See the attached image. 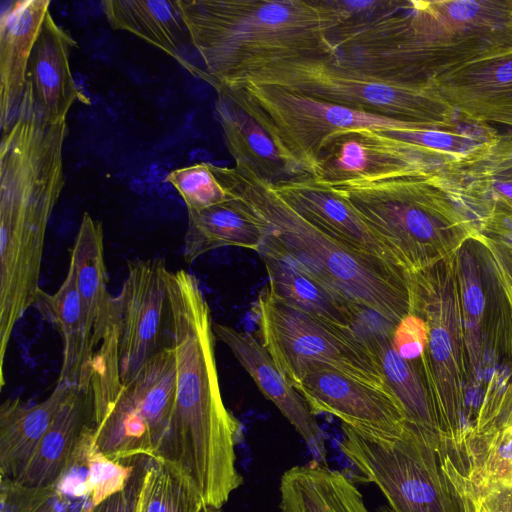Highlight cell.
Masks as SVG:
<instances>
[{
    "label": "cell",
    "instance_id": "cell-21",
    "mask_svg": "<svg viewBox=\"0 0 512 512\" xmlns=\"http://www.w3.org/2000/svg\"><path fill=\"white\" fill-rule=\"evenodd\" d=\"M0 19V125L13 121L23 97L31 54L49 13L48 0L6 2Z\"/></svg>",
    "mask_w": 512,
    "mask_h": 512
},
{
    "label": "cell",
    "instance_id": "cell-10",
    "mask_svg": "<svg viewBox=\"0 0 512 512\" xmlns=\"http://www.w3.org/2000/svg\"><path fill=\"white\" fill-rule=\"evenodd\" d=\"M168 271L162 259L129 264L120 292L112 297L106 332L94 352L92 370L97 375L124 385L170 345Z\"/></svg>",
    "mask_w": 512,
    "mask_h": 512
},
{
    "label": "cell",
    "instance_id": "cell-37",
    "mask_svg": "<svg viewBox=\"0 0 512 512\" xmlns=\"http://www.w3.org/2000/svg\"><path fill=\"white\" fill-rule=\"evenodd\" d=\"M480 240L489 250L498 278L512 309V245L487 237Z\"/></svg>",
    "mask_w": 512,
    "mask_h": 512
},
{
    "label": "cell",
    "instance_id": "cell-9",
    "mask_svg": "<svg viewBox=\"0 0 512 512\" xmlns=\"http://www.w3.org/2000/svg\"><path fill=\"white\" fill-rule=\"evenodd\" d=\"M262 345L278 369L297 385L303 367L318 361L362 381L389 387L363 338L354 328L338 326L298 310L268 287L252 306Z\"/></svg>",
    "mask_w": 512,
    "mask_h": 512
},
{
    "label": "cell",
    "instance_id": "cell-36",
    "mask_svg": "<svg viewBox=\"0 0 512 512\" xmlns=\"http://www.w3.org/2000/svg\"><path fill=\"white\" fill-rule=\"evenodd\" d=\"M147 460V457L138 458L135 472L123 490L79 512H135Z\"/></svg>",
    "mask_w": 512,
    "mask_h": 512
},
{
    "label": "cell",
    "instance_id": "cell-29",
    "mask_svg": "<svg viewBox=\"0 0 512 512\" xmlns=\"http://www.w3.org/2000/svg\"><path fill=\"white\" fill-rule=\"evenodd\" d=\"M69 266L74 272L85 319L96 350L110 320L112 296L107 289L108 274L102 224L87 212L83 214L70 252Z\"/></svg>",
    "mask_w": 512,
    "mask_h": 512
},
{
    "label": "cell",
    "instance_id": "cell-16",
    "mask_svg": "<svg viewBox=\"0 0 512 512\" xmlns=\"http://www.w3.org/2000/svg\"><path fill=\"white\" fill-rule=\"evenodd\" d=\"M271 186L287 205L320 231L356 251L403 269L363 215L335 187L307 174Z\"/></svg>",
    "mask_w": 512,
    "mask_h": 512
},
{
    "label": "cell",
    "instance_id": "cell-30",
    "mask_svg": "<svg viewBox=\"0 0 512 512\" xmlns=\"http://www.w3.org/2000/svg\"><path fill=\"white\" fill-rule=\"evenodd\" d=\"M216 92L215 114L235 167L271 184L296 177L263 128L225 94Z\"/></svg>",
    "mask_w": 512,
    "mask_h": 512
},
{
    "label": "cell",
    "instance_id": "cell-6",
    "mask_svg": "<svg viewBox=\"0 0 512 512\" xmlns=\"http://www.w3.org/2000/svg\"><path fill=\"white\" fill-rule=\"evenodd\" d=\"M341 427V451L382 491L386 512H478L466 470L446 444L436 445L410 424L398 437Z\"/></svg>",
    "mask_w": 512,
    "mask_h": 512
},
{
    "label": "cell",
    "instance_id": "cell-34",
    "mask_svg": "<svg viewBox=\"0 0 512 512\" xmlns=\"http://www.w3.org/2000/svg\"><path fill=\"white\" fill-rule=\"evenodd\" d=\"M166 181L171 184L186 204L187 210H200L231 198L215 165L200 162L170 171Z\"/></svg>",
    "mask_w": 512,
    "mask_h": 512
},
{
    "label": "cell",
    "instance_id": "cell-17",
    "mask_svg": "<svg viewBox=\"0 0 512 512\" xmlns=\"http://www.w3.org/2000/svg\"><path fill=\"white\" fill-rule=\"evenodd\" d=\"M429 88L468 119L512 128V51L467 64Z\"/></svg>",
    "mask_w": 512,
    "mask_h": 512
},
{
    "label": "cell",
    "instance_id": "cell-39",
    "mask_svg": "<svg viewBox=\"0 0 512 512\" xmlns=\"http://www.w3.org/2000/svg\"><path fill=\"white\" fill-rule=\"evenodd\" d=\"M36 512H57L55 509V505L52 503V500L47 501L43 504Z\"/></svg>",
    "mask_w": 512,
    "mask_h": 512
},
{
    "label": "cell",
    "instance_id": "cell-25",
    "mask_svg": "<svg viewBox=\"0 0 512 512\" xmlns=\"http://www.w3.org/2000/svg\"><path fill=\"white\" fill-rule=\"evenodd\" d=\"M72 385L57 384L43 401L7 399L0 407V478L19 480Z\"/></svg>",
    "mask_w": 512,
    "mask_h": 512
},
{
    "label": "cell",
    "instance_id": "cell-24",
    "mask_svg": "<svg viewBox=\"0 0 512 512\" xmlns=\"http://www.w3.org/2000/svg\"><path fill=\"white\" fill-rule=\"evenodd\" d=\"M35 306L62 338V364L57 384L89 386L95 349L70 266L59 289L53 294L41 290Z\"/></svg>",
    "mask_w": 512,
    "mask_h": 512
},
{
    "label": "cell",
    "instance_id": "cell-1",
    "mask_svg": "<svg viewBox=\"0 0 512 512\" xmlns=\"http://www.w3.org/2000/svg\"><path fill=\"white\" fill-rule=\"evenodd\" d=\"M167 286L176 396L169 426L153 458L188 484L204 506L221 508L243 484L235 452L242 425L222 399L214 324L197 279L184 270H169Z\"/></svg>",
    "mask_w": 512,
    "mask_h": 512
},
{
    "label": "cell",
    "instance_id": "cell-20",
    "mask_svg": "<svg viewBox=\"0 0 512 512\" xmlns=\"http://www.w3.org/2000/svg\"><path fill=\"white\" fill-rule=\"evenodd\" d=\"M460 458L475 489L512 482V376L485 395Z\"/></svg>",
    "mask_w": 512,
    "mask_h": 512
},
{
    "label": "cell",
    "instance_id": "cell-3",
    "mask_svg": "<svg viewBox=\"0 0 512 512\" xmlns=\"http://www.w3.org/2000/svg\"><path fill=\"white\" fill-rule=\"evenodd\" d=\"M212 86L231 87L280 61L333 58L331 22L316 0H177Z\"/></svg>",
    "mask_w": 512,
    "mask_h": 512
},
{
    "label": "cell",
    "instance_id": "cell-41",
    "mask_svg": "<svg viewBox=\"0 0 512 512\" xmlns=\"http://www.w3.org/2000/svg\"><path fill=\"white\" fill-rule=\"evenodd\" d=\"M136 512V511H135Z\"/></svg>",
    "mask_w": 512,
    "mask_h": 512
},
{
    "label": "cell",
    "instance_id": "cell-22",
    "mask_svg": "<svg viewBox=\"0 0 512 512\" xmlns=\"http://www.w3.org/2000/svg\"><path fill=\"white\" fill-rule=\"evenodd\" d=\"M395 327L384 319L371 325L363 322L361 315L354 329L376 360L387 385L403 407L408 423L426 438L441 445L430 396L418 362L405 359L395 348Z\"/></svg>",
    "mask_w": 512,
    "mask_h": 512
},
{
    "label": "cell",
    "instance_id": "cell-7",
    "mask_svg": "<svg viewBox=\"0 0 512 512\" xmlns=\"http://www.w3.org/2000/svg\"><path fill=\"white\" fill-rule=\"evenodd\" d=\"M244 83L284 88L422 130L453 129L463 119L429 87L391 83L341 67L330 58L280 61L227 88Z\"/></svg>",
    "mask_w": 512,
    "mask_h": 512
},
{
    "label": "cell",
    "instance_id": "cell-31",
    "mask_svg": "<svg viewBox=\"0 0 512 512\" xmlns=\"http://www.w3.org/2000/svg\"><path fill=\"white\" fill-rule=\"evenodd\" d=\"M103 11L113 29L128 31L182 63L189 33L177 0H109Z\"/></svg>",
    "mask_w": 512,
    "mask_h": 512
},
{
    "label": "cell",
    "instance_id": "cell-23",
    "mask_svg": "<svg viewBox=\"0 0 512 512\" xmlns=\"http://www.w3.org/2000/svg\"><path fill=\"white\" fill-rule=\"evenodd\" d=\"M74 44L69 33L48 13L31 54L26 83L38 109L50 123L66 121L70 108L81 98L69 62Z\"/></svg>",
    "mask_w": 512,
    "mask_h": 512
},
{
    "label": "cell",
    "instance_id": "cell-2",
    "mask_svg": "<svg viewBox=\"0 0 512 512\" xmlns=\"http://www.w3.org/2000/svg\"><path fill=\"white\" fill-rule=\"evenodd\" d=\"M337 65L429 87L472 62L512 51V0H399L390 12L330 38Z\"/></svg>",
    "mask_w": 512,
    "mask_h": 512
},
{
    "label": "cell",
    "instance_id": "cell-4",
    "mask_svg": "<svg viewBox=\"0 0 512 512\" xmlns=\"http://www.w3.org/2000/svg\"><path fill=\"white\" fill-rule=\"evenodd\" d=\"M230 196L244 202L265 230L259 250L287 258L349 303L397 326L410 312L409 273L356 251L310 224L245 168L216 166ZM258 252V253H259Z\"/></svg>",
    "mask_w": 512,
    "mask_h": 512
},
{
    "label": "cell",
    "instance_id": "cell-14",
    "mask_svg": "<svg viewBox=\"0 0 512 512\" xmlns=\"http://www.w3.org/2000/svg\"><path fill=\"white\" fill-rule=\"evenodd\" d=\"M473 240V239H471ZM467 241L453 259L464 343L477 366L485 350L507 355L512 347V309L491 254L477 239Z\"/></svg>",
    "mask_w": 512,
    "mask_h": 512
},
{
    "label": "cell",
    "instance_id": "cell-27",
    "mask_svg": "<svg viewBox=\"0 0 512 512\" xmlns=\"http://www.w3.org/2000/svg\"><path fill=\"white\" fill-rule=\"evenodd\" d=\"M265 236L258 216L235 196L200 210H188L183 256L187 263L226 246L259 252Z\"/></svg>",
    "mask_w": 512,
    "mask_h": 512
},
{
    "label": "cell",
    "instance_id": "cell-33",
    "mask_svg": "<svg viewBox=\"0 0 512 512\" xmlns=\"http://www.w3.org/2000/svg\"><path fill=\"white\" fill-rule=\"evenodd\" d=\"M94 429L86 437L77 463L86 465L87 475L82 485V493L86 494L91 505H97L108 497L123 490L133 476L135 464H125L105 456L95 445Z\"/></svg>",
    "mask_w": 512,
    "mask_h": 512
},
{
    "label": "cell",
    "instance_id": "cell-11",
    "mask_svg": "<svg viewBox=\"0 0 512 512\" xmlns=\"http://www.w3.org/2000/svg\"><path fill=\"white\" fill-rule=\"evenodd\" d=\"M175 396V354L168 345L130 382L120 385L103 419L94 427L95 445L115 461L153 458L169 426Z\"/></svg>",
    "mask_w": 512,
    "mask_h": 512
},
{
    "label": "cell",
    "instance_id": "cell-8",
    "mask_svg": "<svg viewBox=\"0 0 512 512\" xmlns=\"http://www.w3.org/2000/svg\"><path fill=\"white\" fill-rule=\"evenodd\" d=\"M213 87L263 128L295 176H314L325 144L340 131L353 128L422 130L402 121L276 86L244 83L232 88Z\"/></svg>",
    "mask_w": 512,
    "mask_h": 512
},
{
    "label": "cell",
    "instance_id": "cell-32",
    "mask_svg": "<svg viewBox=\"0 0 512 512\" xmlns=\"http://www.w3.org/2000/svg\"><path fill=\"white\" fill-rule=\"evenodd\" d=\"M199 496L164 462L148 458L136 512H201Z\"/></svg>",
    "mask_w": 512,
    "mask_h": 512
},
{
    "label": "cell",
    "instance_id": "cell-5",
    "mask_svg": "<svg viewBox=\"0 0 512 512\" xmlns=\"http://www.w3.org/2000/svg\"><path fill=\"white\" fill-rule=\"evenodd\" d=\"M346 196L408 273L452 259L479 234L430 175L333 186Z\"/></svg>",
    "mask_w": 512,
    "mask_h": 512
},
{
    "label": "cell",
    "instance_id": "cell-38",
    "mask_svg": "<svg viewBox=\"0 0 512 512\" xmlns=\"http://www.w3.org/2000/svg\"><path fill=\"white\" fill-rule=\"evenodd\" d=\"M473 490L478 512H512V482Z\"/></svg>",
    "mask_w": 512,
    "mask_h": 512
},
{
    "label": "cell",
    "instance_id": "cell-19",
    "mask_svg": "<svg viewBox=\"0 0 512 512\" xmlns=\"http://www.w3.org/2000/svg\"><path fill=\"white\" fill-rule=\"evenodd\" d=\"M91 386H71L50 427L18 481L39 488H57L77 464L81 447L94 429Z\"/></svg>",
    "mask_w": 512,
    "mask_h": 512
},
{
    "label": "cell",
    "instance_id": "cell-40",
    "mask_svg": "<svg viewBox=\"0 0 512 512\" xmlns=\"http://www.w3.org/2000/svg\"><path fill=\"white\" fill-rule=\"evenodd\" d=\"M201 512H221V508L214 506H204Z\"/></svg>",
    "mask_w": 512,
    "mask_h": 512
},
{
    "label": "cell",
    "instance_id": "cell-15",
    "mask_svg": "<svg viewBox=\"0 0 512 512\" xmlns=\"http://www.w3.org/2000/svg\"><path fill=\"white\" fill-rule=\"evenodd\" d=\"M295 389L313 415H333L366 434L398 437L408 425L389 387L359 380L322 362L306 363Z\"/></svg>",
    "mask_w": 512,
    "mask_h": 512
},
{
    "label": "cell",
    "instance_id": "cell-28",
    "mask_svg": "<svg viewBox=\"0 0 512 512\" xmlns=\"http://www.w3.org/2000/svg\"><path fill=\"white\" fill-rule=\"evenodd\" d=\"M269 277V290L279 299L329 323L354 328L363 309L349 303L287 258L260 251Z\"/></svg>",
    "mask_w": 512,
    "mask_h": 512
},
{
    "label": "cell",
    "instance_id": "cell-35",
    "mask_svg": "<svg viewBox=\"0 0 512 512\" xmlns=\"http://www.w3.org/2000/svg\"><path fill=\"white\" fill-rule=\"evenodd\" d=\"M57 488H39L0 478V512H36L56 495Z\"/></svg>",
    "mask_w": 512,
    "mask_h": 512
},
{
    "label": "cell",
    "instance_id": "cell-26",
    "mask_svg": "<svg viewBox=\"0 0 512 512\" xmlns=\"http://www.w3.org/2000/svg\"><path fill=\"white\" fill-rule=\"evenodd\" d=\"M279 490L281 512H369L348 476L315 459L286 470Z\"/></svg>",
    "mask_w": 512,
    "mask_h": 512
},
{
    "label": "cell",
    "instance_id": "cell-18",
    "mask_svg": "<svg viewBox=\"0 0 512 512\" xmlns=\"http://www.w3.org/2000/svg\"><path fill=\"white\" fill-rule=\"evenodd\" d=\"M215 336L233 353L242 367L292 424L305 441L315 460L326 458L325 436L306 401L278 369L265 347L250 333L223 324L213 325Z\"/></svg>",
    "mask_w": 512,
    "mask_h": 512
},
{
    "label": "cell",
    "instance_id": "cell-13",
    "mask_svg": "<svg viewBox=\"0 0 512 512\" xmlns=\"http://www.w3.org/2000/svg\"><path fill=\"white\" fill-rule=\"evenodd\" d=\"M449 158L369 128L334 134L325 144L313 176L336 186L350 181H379L431 175Z\"/></svg>",
    "mask_w": 512,
    "mask_h": 512
},
{
    "label": "cell",
    "instance_id": "cell-12",
    "mask_svg": "<svg viewBox=\"0 0 512 512\" xmlns=\"http://www.w3.org/2000/svg\"><path fill=\"white\" fill-rule=\"evenodd\" d=\"M430 176L479 236L512 239V129Z\"/></svg>",
    "mask_w": 512,
    "mask_h": 512
}]
</instances>
